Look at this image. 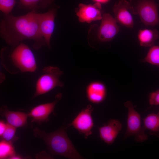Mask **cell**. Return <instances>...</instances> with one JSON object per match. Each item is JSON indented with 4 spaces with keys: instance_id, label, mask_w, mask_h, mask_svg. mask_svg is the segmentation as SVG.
<instances>
[{
    "instance_id": "obj_13",
    "label": "cell",
    "mask_w": 159,
    "mask_h": 159,
    "mask_svg": "<svg viewBox=\"0 0 159 159\" xmlns=\"http://www.w3.org/2000/svg\"><path fill=\"white\" fill-rule=\"evenodd\" d=\"M122 128V125L115 119L109 120L107 124L99 128L100 138L105 143L112 144Z\"/></svg>"
},
{
    "instance_id": "obj_14",
    "label": "cell",
    "mask_w": 159,
    "mask_h": 159,
    "mask_svg": "<svg viewBox=\"0 0 159 159\" xmlns=\"http://www.w3.org/2000/svg\"><path fill=\"white\" fill-rule=\"evenodd\" d=\"M86 92L88 100L95 104L102 102L106 95L105 85L99 82H94L89 84L87 87Z\"/></svg>"
},
{
    "instance_id": "obj_10",
    "label": "cell",
    "mask_w": 159,
    "mask_h": 159,
    "mask_svg": "<svg viewBox=\"0 0 159 159\" xmlns=\"http://www.w3.org/2000/svg\"><path fill=\"white\" fill-rule=\"evenodd\" d=\"M79 21L90 23L93 21L101 20L102 15L101 4L95 3L93 4H80L75 10Z\"/></svg>"
},
{
    "instance_id": "obj_17",
    "label": "cell",
    "mask_w": 159,
    "mask_h": 159,
    "mask_svg": "<svg viewBox=\"0 0 159 159\" xmlns=\"http://www.w3.org/2000/svg\"><path fill=\"white\" fill-rule=\"evenodd\" d=\"M54 0H19V6L22 9L36 11L51 5Z\"/></svg>"
},
{
    "instance_id": "obj_3",
    "label": "cell",
    "mask_w": 159,
    "mask_h": 159,
    "mask_svg": "<svg viewBox=\"0 0 159 159\" xmlns=\"http://www.w3.org/2000/svg\"><path fill=\"white\" fill-rule=\"evenodd\" d=\"M63 72L58 67L48 66L42 69V74L37 79L36 84L34 98L46 93L57 87H62L64 84L59 80Z\"/></svg>"
},
{
    "instance_id": "obj_12",
    "label": "cell",
    "mask_w": 159,
    "mask_h": 159,
    "mask_svg": "<svg viewBox=\"0 0 159 159\" xmlns=\"http://www.w3.org/2000/svg\"><path fill=\"white\" fill-rule=\"evenodd\" d=\"M61 93L57 94L53 102L42 104L33 108L28 114L32 122L41 123L46 121L50 114L54 111L56 105L60 100Z\"/></svg>"
},
{
    "instance_id": "obj_1",
    "label": "cell",
    "mask_w": 159,
    "mask_h": 159,
    "mask_svg": "<svg viewBox=\"0 0 159 159\" xmlns=\"http://www.w3.org/2000/svg\"><path fill=\"white\" fill-rule=\"evenodd\" d=\"M40 13L31 11L27 14L14 16L3 14L0 23V35L8 44L17 46L25 39L34 42L33 48L39 49L46 45L40 31Z\"/></svg>"
},
{
    "instance_id": "obj_11",
    "label": "cell",
    "mask_w": 159,
    "mask_h": 159,
    "mask_svg": "<svg viewBox=\"0 0 159 159\" xmlns=\"http://www.w3.org/2000/svg\"><path fill=\"white\" fill-rule=\"evenodd\" d=\"M56 14V10L54 8L49 9L46 12L40 13V31L49 49L50 48V40L55 27Z\"/></svg>"
},
{
    "instance_id": "obj_6",
    "label": "cell",
    "mask_w": 159,
    "mask_h": 159,
    "mask_svg": "<svg viewBox=\"0 0 159 159\" xmlns=\"http://www.w3.org/2000/svg\"><path fill=\"white\" fill-rule=\"evenodd\" d=\"M158 6L154 0H142L138 4L135 14H138L146 26L159 24Z\"/></svg>"
},
{
    "instance_id": "obj_7",
    "label": "cell",
    "mask_w": 159,
    "mask_h": 159,
    "mask_svg": "<svg viewBox=\"0 0 159 159\" xmlns=\"http://www.w3.org/2000/svg\"><path fill=\"white\" fill-rule=\"evenodd\" d=\"M93 110L92 105H88L79 113L69 125L84 134L86 139L92 134V130L94 124L91 114Z\"/></svg>"
},
{
    "instance_id": "obj_5",
    "label": "cell",
    "mask_w": 159,
    "mask_h": 159,
    "mask_svg": "<svg viewBox=\"0 0 159 159\" xmlns=\"http://www.w3.org/2000/svg\"><path fill=\"white\" fill-rule=\"evenodd\" d=\"M10 57L14 65L21 72H34L37 68L33 53L28 45L23 43L17 46Z\"/></svg>"
},
{
    "instance_id": "obj_8",
    "label": "cell",
    "mask_w": 159,
    "mask_h": 159,
    "mask_svg": "<svg viewBox=\"0 0 159 159\" xmlns=\"http://www.w3.org/2000/svg\"><path fill=\"white\" fill-rule=\"evenodd\" d=\"M113 12L117 22L129 28H132L134 21L130 12L134 14V10L126 0H119L114 5Z\"/></svg>"
},
{
    "instance_id": "obj_2",
    "label": "cell",
    "mask_w": 159,
    "mask_h": 159,
    "mask_svg": "<svg viewBox=\"0 0 159 159\" xmlns=\"http://www.w3.org/2000/svg\"><path fill=\"white\" fill-rule=\"evenodd\" d=\"M33 132L35 136L44 140L53 155L71 159L83 158L74 148L64 129L60 128L48 133L36 127L33 129Z\"/></svg>"
},
{
    "instance_id": "obj_15",
    "label": "cell",
    "mask_w": 159,
    "mask_h": 159,
    "mask_svg": "<svg viewBox=\"0 0 159 159\" xmlns=\"http://www.w3.org/2000/svg\"><path fill=\"white\" fill-rule=\"evenodd\" d=\"M0 113L5 117L7 123L16 128L24 126L26 123L28 116V114L23 112L10 111L6 106L1 107Z\"/></svg>"
},
{
    "instance_id": "obj_24",
    "label": "cell",
    "mask_w": 159,
    "mask_h": 159,
    "mask_svg": "<svg viewBox=\"0 0 159 159\" xmlns=\"http://www.w3.org/2000/svg\"><path fill=\"white\" fill-rule=\"evenodd\" d=\"M7 124L2 121L0 122V135L1 136L4 133L7 127Z\"/></svg>"
},
{
    "instance_id": "obj_20",
    "label": "cell",
    "mask_w": 159,
    "mask_h": 159,
    "mask_svg": "<svg viewBox=\"0 0 159 159\" xmlns=\"http://www.w3.org/2000/svg\"><path fill=\"white\" fill-rule=\"evenodd\" d=\"M14 148L11 141L3 140L0 143V158H9L15 155Z\"/></svg>"
},
{
    "instance_id": "obj_21",
    "label": "cell",
    "mask_w": 159,
    "mask_h": 159,
    "mask_svg": "<svg viewBox=\"0 0 159 159\" xmlns=\"http://www.w3.org/2000/svg\"><path fill=\"white\" fill-rule=\"evenodd\" d=\"M16 3V0H0V10L4 14H10Z\"/></svg>"
},
{
    "instance_id": "obj_22",
    "label": "cell",
    "mask_w": 159,
    "mask_h": 159,
    "mask_svg": "<svg viewBox=\"0 0 159 159\" xmlns=\"http://www.w3.org/2000/svg\"><path fill=\"white\" fill-rule=\"evenodd\" d=\"M7 124L6 130L1 137L3 140L10 141L14 136L16 128L8 123Z\"/></svg>"
},
{
    "instance_id": "obj_23",
    "label": "cell",
    "mask_w": 159,
    "mask_h": 159,
    "mask_svg": "<svg viewBox=\"0 0 159 159\" xmlns=\"http://www.w3.org/2000/svg\"><path fill=\"white\" fill-rule=\"evenodd\" d=\"M149 101L151 105H159V90L151 92L149 95Z\"/></svg>"
},
{
    "instance_id": "obj_26",
    "label": "cell",
    "mask_w": 159,
    "mask_h": 159,
    "mask_svg": "<svg viewBox=\"0 0 159 159\" xmlns=\"http://www.w3.org/2000/svg\"><path fill=\"white\" fill-rule=\"evenodd\" d=\"M21 157L18 155H14L11 157H10L9 158L10 159H21Z\"/></svg>"
},
{
    "instance_id": "obj_25",
    "label": "cell",
    "mask_w": 159,
    "mask_h": 159,
    "mask_svg": "<svg viewBox=\"0 0 159 159\" xmlns=\"http://www.w3.org/2000/svg\"><path fill=\"white\" fill-rule=\"evenodd\" d=\"M95 3H98L101 4H105L108 2L110 0H92Z\"/></svg>"
},
{
    "instance_id": "obj_9",
    "label": "cell",
    "mask_w": 159,
    "mask_h": 159,
    "mask_svg": "<svg viewBox=\"0 0 159 159\" xmlns=\"http://www.w3.org/2000/svg\"><path fill=\"white\" fill-rule=\"evenodd\" d=\"M97 33L99 39L103 42L112 40L119 31V27L115 18L108 13L102 15Z\"/></svg>"
},
{
    "instance_id": "obj_4",
    "label": "cell",
    "mask_w": 159,
    "mask_h": 159,
    "mask_svg": "<svg viewBox=\"0 0 159 159\" xmlns=\"http://www.w3.org/2000/svg\"><path fill=\"white\" fill-rule=\"evenodd\" d=\"M124 106L128 109L127 128L123 139L134 136L136 142L141 143L148 139L145 133V129L141 126V117L139 114L135 110V106L130 101H127Z\"/></svg>"
},
{
    "instance_id": "obj_16",
    "label": "cell",
    "mask_w": 159,
    "mask_h": 159,
    "mask_svg": "<svg viewBox=\"0 0 159 159\" xmlns=\"http://www.w3.org/2000/svg\"><path fill=\"white\" fill-rule=\"evenodd\" d=\"M159 37V32L156 29H140L138 34L140 45L145 47H151L154 45Z\"/></svg>"
},
{
    "instance_id": "obj_18",
    "label": "cell",
    "mask_w": 159,
    "mask_h": 159,
    "mask_svg": "<svg viewBox=\"0 0 159 159\" xmlns=\"http://www.w3.org/2000/svg\"><path fill=\"white\" fill-rule=\"evenodd\" d=\"M144 127L150 134L159 137V112L148 114L143 120Z\"/></svg>"
},
{
    "instance_id": "obj_19",
    "label": "cell",
    "mask_w": 159,
    "mask_h": 159,
    "mask_svg": "<svg viewBox=\"0 0 159 159\" xmlns=\"http://www.w3.org/2000/svg\"><path fill=\"white\" fill-rule=\"evenodd\" d=\"M142 61L159 67V46L151 47Z\"/></svg>"
}]
</instances>
